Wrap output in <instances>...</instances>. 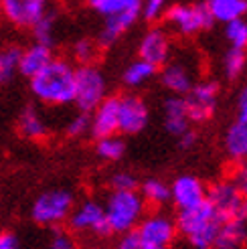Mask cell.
Instances as JSON below:
<instances>
[{"label":"cell","mask_w":247,"mask_h":249,"mask_svg":"<svg viewBox=\"0 0 247 249\" xmlns=\"http://www.w3.org/2000/svg\"><path fill=\"white\" fill-rule=\"evenodd\" d=\"M189 114H187V106L184 99L180 97H172L164 106V128L172 136H180L189 130Z\"/></svg>","instance_id":"obj_19"},{"label":"cell","mask_w":247,"mask_h":249,"mask_svg":"<svg viewBox=\"0 0 247 249\" xmlns=\"http://www.w3.org/2000/svg\"><path fill=\"white\" fill-rule=\"evenodd\" d=\"M211 249H219V247H211Z\"/></svg>","instance_id":"obj_42"},{"label":"cell","mask_w":247,"mask_h":249,"mask_svg":"<svg viewBox=\"0 0 247 249\" xmlns=\"http://www.w3.org/2000/svg\"><path fill=\"white\" fill-rule=\"evenodd\" d=\"M154 71H156L154 65H150V63H146V61L138 59V61H134V63L126 69V73H124V81H126L128 85H132V87L142 85V83H146L148 79L154 75Z\"/></svg>","instance_id":"obj_28"},{"label":"cell","mask_w":247,"mask_h":249,"mask_svg":"<svg viewBox=\"0 0 247 249\" xmlns=\"http://www.w3.org/2000/svg\"><path fill=\"white\" fill-rule=\"evenodd\" d=\"M49 8V0H0V12L17 29H31Z\"/></svg>","instance_id":"obj_9"},{"label":"cell","mask_w":247,"mask_h":249,"mask_svg":"<svg viewBox=\"0 0 247 249\" xmlns=\"http://www.w3.org/2000/svg\"><path fill=\"white\" fill-rule=\"evenodd\" d=\"M116 249H142L136 229H132V231H128V233H122L120 241L116 243Z\"/></svg>","instance_id":"obj_38"},{"label":"cell","mask_w":247,"mask_h":249,"mask_svg":"<svg viewBox=\"0 0 247 249\" xmlns=\"http://www.w3.org/2000/svg\"><path fill=\"white\" fill-rule=\"evenodd\" d=\"M148 124V107L140 97L126 95L120 99V122L118 132L122 134H138Z\"/></svg>","instance_id":"obj_13"},{"label":"cell","mask_w":247,"mask_h":249,"mask_svg":"<svg viewBox=\"0 0 247 249\" xmlns=\"http://www.w3.org/2000/svg\"><path fill=\"white\" fill-rule=\"evenodd\" d=\"M140 196L144 198V203H150L154 207H162L170 201V186L164 180L158 178H148L142 184V193Z\"/></svg>","instance_id":"obj_25"},{"label":"cell","mask_w":247,"mask_h":249,"mask_svg":"<svg viewBox=\"0 0 247 249\" xmlns=\"http://www.w3.org/2000/svg\"><path fill=\"white\" fill-rule=\"evenodd\" d=\"M51 249H79V247H77L75 239H73L67 231L57 229L53 233V237H51Z\"/></svg>","instance_id":"obj_36"},{"label":"cell","mask_w":247,"mask_h":249,"mask_svg":"<svg viewBox=\"0 0 247 249\" xmlns=\"http://www.w3.org/2000/svg\"><path fill=\"white\" fill-rule=\"evenodd\" d=\"M55 29H57V12L51 10V8H47L45 15L31 27V31L35 35V41L43 43V45H49V47H53Z\"/></svg>","instance_id":"obj_24"},{"label":"cell","mask_w":247,"mask_h":249,"mask_svg":"<svg viewBox=\"0 0 247 249\" xmlns=\"http://www.w3.org/2000/svg\"><path fill=\"white\" fill-rule=\"evenodd\" d=\"M18 132L29 140H43L49 128L43 120V116L39 114V109L35 106H27L20 111V118H18Z\"/></svg>","instance_id":"obj_20"},{"label":"cell","mask_w":247,"mask_h":249,"mask_svg":"<svg viewBox=\"0 0 247 249\" xmlns=\"http://www.w3.org/2000/svg\"><path fill=\"white\" fill-rule=\"evenodd\" d=\"M221 223H223V219L219 217L215 207L205 198L199 205L178 211L176 229L189 239L194 249H211L215 245Z\"/></svg>","instance_id":"obj_2"},{"label":"cell","mask_w":247,"mask_h":249,"mask_svg":"<svg viewBox=\"0 0 247 249\" xmlns=\"http://www.w3.org/2000/svg\"><path fill=\"white\" fill-rule=\"evenodd\" d=\"M184 106H187L189 120L193 122H203L213 116L215 106H217V83L205 81L191 87L184 97Z\"/></svg>","instance_id":"obj_11"},{"label":"cell","mask_w":247,"mask_h":249,"mask_svg":"<svg viewBox=\"0 0 247 249\" xmlns=\"http://www.w3.org/2000/svg\"><path fill=\"white\" fill-rule=\"evenodd\" d=\"M207 201L215 207L219 217L247 221V198L235 189L231 180H221L207 191Z\"/></svg>","instance_id":"obj_7"},{"label":"cell","mask_w":247,"mask_h":249,"mask_svg":"<svg viewBox=\"0 0 247 249\" xmlns=\"http://www.w3.org/2000/svg\"><path fill=\"white\" fill-rule=\"evenodd\" d=\"M227 39L231 43L233 49H243L247 47V22L243 18H235L227 22Z\"/></svg>","instance_id":"obj_30"},{"label":"cell","mask_w":247,"mask_h":249,"mask_svg":"<svg viewBox=\"0 0 247 249\" xmlns=\"http://www.w3.org/2000/svg\"><path fill=\"white\" fill-rule=\"evenodd\" d=\"M18 57H20V47L17 45L0 47V83H6L18 71Z\"/></svg>","instance_id":"obj_26"},{"label":"cell","mask_w":247,"mask_h":249,"mask_svg":"<svg viewBox=\"0 0 247 249\" xmlns=\"http://www.w3.org/2000/svg\"><path fill=\"white\" fill-rule=\"evenodd\" d=\"M95 152L100 158L104 160H109V162H114V160H120L126 152V144H124L122 138L118 136H106V138H100L97 140V146H95Z\"/></svg>","instance_id":"obj_27"},{"label":"cell","mask_w":247,"mask_h":249,"mask_svg":"<svg viewBox=\"0 0 247 249\" xmlns=\"http://www.w3.org/2000/svg\"><path fill=\"white\" fill-rule=\"evenodd\" d=\"M140 12H142V2H136V4H132L128 8L116 12V15L106 17L104 29L100 33V45H104V47L114 45L120 36L136 22V18L140 17Z\"/></svg>","instance_id":"obj_15"},{"label":"cell","mask_w":247,"mask_h":249,"mask_svg":"<svg viewBox=\"0 0 247 249\" xmlns=\"http://www.w3.org/2000/svg\"><path fill=\"white\" fill-rule=\"evenodd\" d=\"M31 91L47 106H67L75 93V69L65 59H51L31 77Z\"/></svg>","instance_id":"obj_1"},{"label":"cell","mask_w":247,"mask_h":249,"mask_svg":"<svg viewBox=\"0 0 247 249\" xmlns=\"http://www.w3.org/2000/svg\"><path fill=\"white\" fill-rule=\"evenodd\" d=\"M88 130H89V114H85V111L73 116L67 124V134L73 136V138H79V136H83Z\"/></svg>","instance_id":"obj_34"},{"label":"cell","mask_w":247,"mask_h":249,"mask_svg":"<svg viewBox=\"0 0 247 249\" xmlns=\"http://www.w3.org/2000/svg\"><path fill=\"white\" fill-rule=\"evenodd\" d=\"M73 57L79 65H93L97 57V43H93L91 39H79L73 45Z\"/></svg>","instance_id":"obj_29"},{"label":"cell","mask_w":247,"mask_h":249,"mask_svg":"<svg viewBox=\"0 0 247 249\" xmlns=\"http://www.w3.org/2000/svg\"><path fill=\"white\" fill-rule=\"evenodd\" d=\"M245 67V53L241 51V49H229V53L225 55V73L227 77H237L239 73L243 71Z\"/></svg>","instance_id":"obj_32"},{"label":"cell","mask_w":247,"mask_h":249,"mask_svg":"<svg viewBox=\"0 0 247 249\" xmlns=\"http://www.w3.org/2000/svg\"><path fill=\"white\" fill-rule=\"evenodd\" d=\"M227 154L233 160H247V122H235L225 136Z\"/></svg>","instance_id":"obj_22"},{"label":"cell","mask_w":247,"mask_h":249,"mask_svg":"<svg viewBox=\"0 0 247 249\" xmlns=\"http://www.w3.org/2000/svg\"><path fill=\"white\" fill-rule=\"evenodd\" d=\"M18 237L12 231H2L0 233V249H18Z\"/></svg>","instance_id":"obj_39"},{"label":"cell","mask_w":247,"mask_h":249,"mask_svg":"<svg viewBox=\"0 0 247 249\" xmlns=\"http://www.w3.org/2000/svg\"><path fill=\"white\" fill-rule=\"evenodd\" d=\"M142 249H168L172 241L176 239V221H172L166 215H148L136 227Z\"/></svg>","instance_id":"obj_6"},{"label":"cell","mask_w":247,"mask_h":249,"mask_svg":"<svg viewBox=\"0 0 247 249\" xmlns=\"http://www.w3.org/2000/svg\"><path fill=\"white\" fill-rule=\"evenodd\" d=\"M146 203L138 191H112L104 207L112 233H128L138 227L144 217Z\"/></svg>","instance_id":"obj_3"},{"label":"cell","mask_w":247,"mask_h":249,"mask_svg":"<svg viewBox=\"0 0 247 249\" xmlns=\"http://www.w3.org/2000/svg\"><path fill=\"white\" fill-rule=\"evenodd\" d=\"M71 211H73V195L65 189H53V191H45L43 195L35 198L31 207V217L39 225L55 227L69 219Z\"/></svg>","instance_id":"obj_4"},{"label":"cell","mask_w":247,"mask_h":249,"mask_svg":"<svg viewBox=\"0 0 247 249\" xmlns=\"http://www.w3.org/2000/svg\"><path fill=\"white\" fill-rule=\"evenodd\" d=\"M109 182H112L114 191H136L138 189V178H136L132 172H116Z\"/></svg>","instance_id":"obj_33"},{"label":"cell","mask_w":247,"mask_h":249,"mask_svg":"<svg viewBox=\"0 0 247 249\" xmlns=\"http://www.w3.org/2000/svg\"><path fill=\"white\" fill-rule=\"evenodd\" d=\"M178 138H180V146H182V148H191V146L196 142V136H194V132H191V130H187L184 134H180Z\"/></svg>","instance_id":"obj_40"},{"label":"cell","mask_w":247,"mask_h":249,"mask_svg":"<svg viewBox=\"0 0 247 249\" xmlns=\"http://www.w3.org/2000/svg\"><path fill=\"white\" fill-rule=\"evenodd\" d=\"M162 83L175 93H187L193 87V75L187 65L172 63V65H166L162 71Z\"/></svg>","instance_id":"obj_23"},{"label":"cell","mask_w":247,"mask_h":249,"mask_svg":"<svg viewBox=\"0 0 247 249\" xmlns=\"http://www.w3.org/2000/svg\"><path fill=\"white\" fill-rule=\"evenodd\" d=\"M106 99V77L95 65H81L75 69V93L73 104L79 111L89 114Z\"/></svg>","instance_id":"obj_5"},{"label":"cell","mask_w":247,"mask_h":249,"mask_svg":"<svg viewBox=\"0 0 247 249\" xmlns=\"http://www.w3.org/2000/svg\"><path fill=\"white\" fill-rule=\"evenodd\" d=\"M245 241H247L245 221L227 219V221L221 223L213 247H219V249H241L245 245Z\"/></svg>","instance_id":"obj_18"},{"label":"cell","mask_w":247,"mask_h":249,"mask_svg":"<svg viewBox=\"0 0 247 249\" xmlns=\"http://www.w3.org/2000/svg\"><path fill=\"white\" fill-rule=\"evenodd\" d=\"M118 122H120V99L106 97L89 116V132L97 140L106 138V136H114L118 132Z\"/></svg>","instance_id":"obj_12"},{"label":"cell","mask_w":247,"mask_h":249,"mask_svg":"<svg viewBox=\"0 0 247 249\" xmlns=\"http://www.w3.org/2000/svg\"><path fill=\"white\" fill-rule=\"evenodd\" d=\"M166 2H168V0H144V6H142L144 17H146L148 20L158 18V17H160V12L164 10Z\"/></svg>","instance_id":"obj_37"},{"label":"cell","mask_w":247,"mask_h":249,"mask_svg":"<svg viewBox=\"0 0 247 249\" xmlns=\"http://www.w3.org/2000/svg\"><path fill=\"white\" fill-rule=\"evenodd\" d=\"M168 20L182 35H194L213 24V17L207 4H178L168 10Z\"/></svg>","instance_id":"obj_10"},{"label":"cell","mask_w":247,"mask_h":249,"mask_svg":"<svg viewBox=\"0 0 247 249\" xmlns=\"http://www.w3.org/2000/svg\"><path fill=\"white\" fill-rule=\"evenodd\" d=\"M239 120L247 122V89H243V93L239 97Z\"/></svg>","instance_id":"obj_41"},{"label":"cell","mask_w":247,"mask_h":249,"mask_svg":"<svg viewBox=\"0 0 247 249\" xmlns=\"http://www.w3.org/2000/svg\"><path fill=\"white\" fill-rule=\"evenodd\" d=\"M67 221H69V227L77 233L89 231L93 235H100V237H107L112 233L106 219L104 205H100L97 201H85L79 207H73Z\"/></svg>","instance_id":"obj_8"},{"label":"cell","mask_w":247,"mask_h":249,"mask_svg":"<svg viewBox=\"0 0 247 249\" xmlns=\"http://www.w3.org/2000/svg\"><path fill=\"white\" fill-rule=\"evenodd\" d=\"M170 53V43L164 31L160 29H152L150 33L144 35V39L140 43V59L150 63L154 67H160L166 63Z\"/></svg>","instance_id":"obj_16"},{"label":"cell","mask_w":247,"mask_h":249,"mask_svg":"<svg viewBox=\"0 0 247 249\" xmlns=\"http://www.w3.org/2000/svg\"><path fill=\"white\" fill-rule=\"evenodd\" d=\"M205 198H207L205 184L196 177H193V174L178 177L170 186V201L178 207V211L199 205L205 201Z\"/></svg>","instance_id":"obj_14"},{"label":"cell","mask_w":247,"mask_h":249,"mask_svg":"<svg viewBox=\"0 0 247 249\" xmlns=\"http://www.w3.org/2000/svg\"><path fill=\"white\" fill-rule=\"evenodd\" d=\"M207 8L213 20L231 22L235 18H243L247 12V0H207Z\"/></svg>","instance_id":"obj_21"},{"label":"cell","mask_w":247,"mask_h":249,"mask_svg":"<svg viewBox=\"0 0 247 249\" xmlns=\"http://www.w3.org/2000/svg\"><path fill=\"white\" fill-rule=\"evenodd\" d=\"M231 182L235 184V189L247 198V160H241V162L237 164V168L233 170Z\"/></svg>","instance_id":"obj_35"},{"label":"cell","mask_w":247,"mask_h":249,"mask_svg":"<svg viewBox=\"0 0 247 249\" xmlns=\"http://www.w3.org/2000/svg\"><path fill=\"white\" fill-rule=\"evenodd\" d=\"M140 0H88V4L97 12V15H104V17H109V15H116V12L128 8Z\"/></svg>","instance_id":"obj_31"},{"label":"cell","mask_w":247,"mask_h":249,"mask_svg":"<svg viewBox=\"0 0 247 249\" xmlns=\"http://www.w3.org/2000/svg\"><path fill=\"white\" fill-rule=\"evenodd\" d=\"M53 59V49L43 43H33L29 47L20 49V57H18V73L24 77H33L36 75L49 61Z\"/></svg>","instance_id":"obj_17"}]
</instances>
